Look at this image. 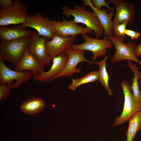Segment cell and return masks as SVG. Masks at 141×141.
<instances>
[{
    "mask_svg": "<svg viewBox=\"0 0 141 141\" xmlns=\"http://www.w3.org/2000/svg\"><path fill=\"white\" fill-rule=\"evenodd\" d=\"M86 6L84 5H75L73 8L63 6L61 14L68 18L70 16L74 17L73 19L77 23L84 24L86 27L93 31L96 38L101 37L104 33V29L96 14L94 11L87 10Z\"/></svg>",
    "mask_w": 141,
    "mask_h": 141,
    "instance_id": "1",
    "label": "cell"
},
{
    "mask_svg": "<svg viewBox=\"0 0 141 141\" xmlns=\"http://www.w3.org/2000/svg\"><path fill=\"white\" fill-rule=\"evenodd\" d=\"M30 37L9 40H1L0 57L3 61L14 64H18L27 48Z\"/></svg>",
    "mask_w": 141,
    "mask_h": 141,
    "instance_id": "2",
    "label": "cell"
},
{
    "mask_svg": "<svg viewBox=\"0 0 141 141\" xmlns=\"http://www.w3.org/2000/svg\"><path fill=\"white\" fill-rule=\"evenodd\" d=\"M121 86L124 95L123 109L121 115L115 118L112 125L114 127L128 121L138 112L141 110V103L137 101L131 92V86L126 80H123Z\"/></svg>",
    "mask_w": 141,
    "mask_h": 141,
    "instance_id": "3",
    "label": "cell"
},
{
    "mask_svg": "<svg viewBox=\"0 0 141 141\" xmlns=\"http://www.w3.org/2000/svg\"><path fill=\"white\" fill-rule=\"evenodd\" d=\"M27 7L20 0H15L12 6L0 10V26L17 25L24 23L28 13Z\"/></svg>",
    "mask_w": 141,
    "mask_h": 141,
    "instance_id": "4",
    "label": "cell"
},
{
    "mask_svg": "<svg viewBox=\"0 0 141 141\" xmlns=\"http://www.w3.org/2000/svg\"><path fill=\"white\" fill-rule=\"evenodd\" d=\"M85 42L79 44H73L71 47L73 50H88L93 53L92 59L95 61L97 58L105 55L107 49L112 47L113 44L107 37L104 36L102 39L91 38L86 35H82Z\"/></svg>",
    "mask_w": 141,
    "mask_h": 141,
    "instance_id": "5",
    "label": "cell"
},
{
    "mask_svg": "<svg viewBox=\"0 0 141 141\" xmlns=\"http://www.w3.org/2000/svg\"><path fill=\"white\" fill-rule=\"evenodd\" d=\"M0 57V84H11L12 88L19 87L25 82L30 79L33 74L28 70L18 72L8 67Z\"/></svg>",
    "mask_w": 141,
    "mask_h": 141,
    "instance_id": "6",
    "label": "cell"
},
{
    "mask_svg": "<svg viewBox=\"0 0 141 141\" xmlns=\"http://www.w3.org/2000/svg\"><path fill=\"white\" fill-rule=\"evenodd\" d=\"M47 16L40 13H28L26 21L20 25L22 27H30L36 30L40 36H45L51 40L56 35Z\"/></svg>",
    "mask_w": 141,
    "mask_h": 141,
    "instance_id": "7",
    "label": "cell"
},
{
    "mask_svg": "<svg viewBox=\"0 0 141 141\" xmlns=\"http://www.w3.org/2000/svg\"><path fill=\"white\" fill-rule=\"evenodd\" d=\"M50 22L56 35L62 37H76L79 34L91 33L93 31L87 27L78 25L73 19L62 21L50 20Z\"/></svg>",
    "mask_w": 141,
    "mask_h": 141,
    "instance_id": "8",
    "label": "cell"
},
{
    "mask_svg": "<svg viewBox=\"0 0 141 141\" xmlns=\"http://www.w3.org/2000/svg\"><path fill=\"white\" fill-rule=\"evenodd\" d=\"M115 49V52L111 59V63L127 60L134 61L141 66V61L138 60L134 53V49L136 44L129 42L125 44L112 35L108 37Z\"/></svg>",
    "mask_w": 141,
    "mask_h": 141,
    "instance_id": "9",
    "label": "cell"
},
{
    "mask_svg": "<svg viewBox=\"0 0 141 141\" xmlns=\"http://www.w3.org/2000/svg\"><path fill=\"white\" fill-rule=\"evenodd\" d=\"M85 52L83 50H73L71 48L66 50L65 52L68 56V60L65 68L61 73L51 79L49 82L61 77H71L74 74L79 73L81 69L77 68L76 67L81 62H86L90 64H93V62L84 57Z\"/></svg>",
    "mask_w": 141,
    "mask_h": 141,
    "instance_id": "10",
    "label": "cell"
},
{
    "mask_svg": "<svg viewBox=\"0 0 141 141\" xmlns=\"http://www.w3.org/2000/svg\"><path fill=\"white\" fill-rule=\"evenodd\" d=\"M40 36L37 32H33L30 37L28 49L45 67L49 64L51 60L46 51L45 46L46 42L49 39L46 37Z\"/></svg>",
    "mask_w": 141,
    "mask_h": 141,
    "instance_id": "11",
    "label": "cell"
},
{
    "mask_svg": "<svg viewBox=\"0 0 141 141\" xmlns=\"http://www.w3.org/2000/svg\"><path fill=\"white\" fill-rule=\"evenodd\" d=\"M76 40L75 37H62L55 35L51 40L45 43L46 51L51 59L59 54L71 48L73 43Z\"/></svg>",
    "mask_w": 141,
    "mask_h": 141,
    "instance_id": "12",
    "label": "cell"
},
{
    "mask_svg": "<svg viewBox=\"0 0 141 141\" xmlns=\"http://www.w3.org/2000/svg\"><path fill=\"white\" fill-rule=\"evenodd\" d=\"M107 3L108 5L113 4L115 7L113 23L120 24L127 22L130 24L134 19L136 10L132 4L125 3L122 0H108Z\"/></svg>",
    "mask_w": 141,
    "mask_h": 141,
    "instance_id": "13",
    "label": "cell"
},
{
    "mask_svg": "<svg viewBox=\"0 0 141 141\" xmlns=\"http://www.w3.org/2000/svg\"><path fill=\"white\" fill-rule=\"evenodd\" d=\"M68 60V56L65 52L61 53L52 58V64L50 69L39 75L33 74L36 81L44 83L49 82L54 77L61 73L64 69Z\"/></svg>",
    "mask_w": 141,
    "mask_h": 141,
    "instance_id": "14",
    "label": "cell"
},
{
    "mask_svg": "<svg viewBox=\"0 0 141 141\" xmlns=\"http://www.w3.org/2000/svg\"><path fill=\"white\" fill-rule=\"evenodd\" d=\"M45 66L34 55L31 54L28 48L19 63L14 65V70L21 72L28 70L33 74L39 75L45 72Z\"/></svg>",
    "mask_w": 141,
    "mask_h": 141,
    "instance_id": "15",
    "label": "cell"
},
{
    "mask_svg": "<svg viewBox=\"0 0 141 141\" xmlns=\"http://www.w3.org/2000/svg\"><path fill=\"white\" fill-rule=\"evenodd\" d=\"M84 5L90 7L96 14L104 29V34L107 37L112 35V28L113 22L111 20L114 13V10L109 11L104 8L101 10L95 8L90 0H83Z\"/></svg>",
    "mask_w": 141,
    "mask_h": 141,
    "instance_id": "16",
    "label": "cell"
},
{
    "mask_svg": "<svg viewBox=\"0 0 141 141\" xmlns=\"http://www.w3.org/2000/svg\"><path fill=\"white\" fill-rule=\"evenodd\" d=\"M34 32L26 30L20 25L13 27L0 26V39L1 40H9L30 37Z\"/></svg>",
    "mask_w": 141,
    "mask_h": 141,
    "instance_id": "17",
    "label": "cell"
},
{
    "mask_svg": "<svg viewBox=\"0 0 141 141\" xmlns=\"http://www.w3.org/2000/svg\"><path fill=\"white\" fill-rule=\"evenodd\" d=\"M45 103L42 98L33 97L24 101L20 108L23 113L29 115L39 113L43 110L45 107Z\"/></svg>",
    "mask_w": 141,
    "mask_h": 141,
    "instance_id": "18",
    "label": "cell"
},
{
    "mask_svg": "<svg viewBox=\"0 0 141 141\" xmlns=\"http://www.w3.org/2000/svg\"><path fill=\"white\" fill-rule=\"evenodd\" d=\"M108 58V56H106L101 61L93 62V64L97 65L99 67L98 80L102 85L107 91L108 95L112 97L113 94L109 86V76L106 68V63Z\"/></svg>",
    "mask_w": 141,
    "mask_h": 141,
    "instance_id": "19",
    "label": "cell"
},
{
    "mask_svg": "<svg viewBox=\"0 0 141 141\" xmlns=\"http://www.w3.org/2000/svg\"><path fill=\"white\" fill-rule=\"evenodd\" d=\"M127 65L131 69L134 74L131 86L133 95L136 99L141 103V91L139 88L138 83L139 80L141 78V72L139 70L138 67L132 63L131 60H127Z\"/></svg>",
    "mask_w": 141,
    "mask_h": 141,
    "instance_id": "20",
    "label": "cell"
},
{
    "mask_svg": "<svg viewBox=\"0 0 141 141\" xmlns=\"http://www.w3.org/2000/svg\"><path fill=\"white\" fill-rule=\"evenodd\" d=\"M99 78L98 70L92 71L80 78L72 79L71 83L68 85L67 88L70 90L74 91L83 84L98 80Z\"/></svg>",
    "mask_w": 141,
    "mask_h": 141,
    "instance_id": "21",
    "label": "cell"
},
{
    "mask_svg": "<svg viewBox=\"0 0 141 141\" xmlns=\"http://www.w3.org/2000/svg\"><path fill=\"white\" fill-rule=\"evenodd\" d=\"M128 121V127L126 134V141H132L137 132L141 129V110Z\"/></svg>",
    "mask_w": 141,
    "mask_h": 141,
    "instance_id": "22",
    "label": "cell"
},
{
    "mask_svg": "<svg viewBox=\"0 0 141 141\" xmlns=\"http://www.w3.org/2000/svg\"><path fill=\"white\" fill-rule=\"evenodd\" d=\"M129 23L127 22L117 24L113 23L112 28L113 36L120 41L124 42L125 40L124 32L126 25Z\"/></svg>",
    "mask_w": 141,
    "mask_h": 141,
    "instance_id": "23",
    "label": "cell"
},
{
    "mask_svg": "<svg viewBox=\"0 0 141 141\" xmlns=\"http://www.w3.org/2000/svg\"><path fill=\"white\" fill-rule=\"evenodd\" d=\"M12 84H0V100L6 99L9 96Z\"/></svg>",
    "mask_w": 141,
    "mask_h": 141,
    "instance_id": "24",
    "label": "cell"
},
{
    "mask_svg": "<svg viewBox=\"0 0 141 141\" xmlns=\"http://www.w3.org/2000/svg\"><path fill=\"white\" fill-rule=\"evenodd\" d=\"M91 2L94 7L98 10H102V7L105 6L109 11L114 10V8L110 6L105 0H91Z\"/></svg>",
    "mask_w": 141,
    "mask_h": 141,
    "instance_id": "25",
    "label": "cell"
},
{
    "mask_svg": "<svg viewBox=\"0 0 141 141\" xmlns=\"http://www.w3.org/2000/svg\"><path fill=\"white\" fill-rule=\"evenodd\" d=\"M124 33L125 35L130 37L132 39H137L140 36V34L138 32L126 29L125 30Z\"/></svg>",
    "mask_w": 141,
    "mask_h": 141,
    "instance_id": "26",
    "label": "cell"
},
{
    "mask_svg": "<svg viewBox=\"0 0 141 141\" xmlns=\"http://www.w3.org/2000/svg\"><path fill=\"white\" fill-rule=\"evenodd\" d=\"M13 1L11 0H0V5L1 8H6L12 6Z\"/></svg>",
    "mask_w": 141,
    "mask_h": 141,
    "instance_id": "27",
    "label": "cell"
},
{
    "mask_svg": "<svg viewBox=\"0 0 141 141\" xmlns=\"http://www.w3.org/2000/svg\"><path fill=\"white\" fill-rule=\"evenodd\" d=\"M134 53L137 57L141 56V43L135 46Z\"/></svg>",
    "mask_w": 141,
    "mask_h": 141,
    "instance_id": "28",
    "label": "cell"
},
{
    "mask_svg": "<svg viewBox=\"0 0 141 141\" xmlns=\"http://www.w3.org/2000/svg\"><path fill=\"white\" fill-rule=\"evenodd\" d=\"M139 87H141V79H140L139 82Z\"/></svg>",
    "mask_w": 141,
    "mask_h": 141,
    "instance_id": "29",
    "label": "cell"
},
{
    "mask_svg": "<svg viewBox=\"0 0 141 141\" xmlns=\"http://www.w3.org/2000/svg\"><path fill=\"white\" fill-rule=\"evenodd\" d=\"M98 141H100L98 140Z\"/></svg>",
    "mask_w": 141,
    "mask_h": 141,
    "instance_id": "30",
    "label": "cell"
}]
</instances>
